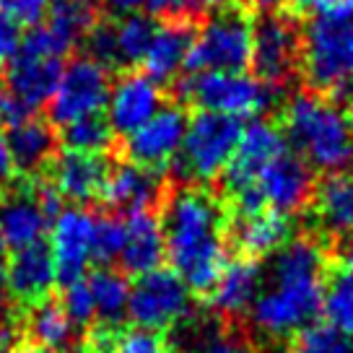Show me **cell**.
<instances>
[{
	"instance_id": "1",
	"label": "cell",
	"mask_w": 353,
	"mask_h": 353,
	"mask_svg": "<svg viewBox=\"0 0 353 353\" xmlns=\"http://www.w3.org/2000/svg\"><path fill=\"white\" fill-rule=\"evenodd\" d=\"M325 252L312 239H291L270 263L268 283L250 309V322L270 341L294 338L322 312Z\"/></svg>"
},
{
	"instance_id": "2",
	"label": "cell",
	"mask_w": 353,
	"mask_h": 353,
	"mask_svg": "<svg viewBox=\"0 0 353 353\" xmlns=\"http://www.w3.org/2000/svg\"><path fill=\"white\" fill-rule=\"evenodd\" d=\"M223 205L198 185H185L166 198L164 242L172 270L195 294H210L226 260Z\"/></svg>"
},
{
	"instance_id": "3",
	"label": "cell",
	"mask_w": 353,
	"mask_h": 353,
	"mask_svg": "<svg viewBox=\"0 0 353 353\" xmlns=\"http://www.w3.org/2000/svg\"><path fill=\"white\" fill-rule=\"evenodd\" d=\"M283 128L296 154L314 169L345 172L353 166V138L348 117L330 99L317 94H296L283 110Z\"/></svg>"
},
{
	"instance_id": "4",
	"label": "cell",
	"mask_w": 353,
	"mask_h": 353,
	"mask_svg": "<svg viewBox=\"0 0 353 353\" xmlns=\"http://www.w3.org/2000/svg\"><path fill=\"white\" fill-rule=\"evenodd\" d=\"M242 125L219 112H200L188 122L182 148L174 159V169L185 185H208L232 164Z\"/></svg>"
},
{
	"instance_id": "5",
	"label": "cell",
	"mask_w": 353,
	"mask_h": 353,
	"mask_svg": "<svg viewBox=\"0 0 353 353\" xmlns=\"http://www.w3.org/2000/svg\"><path fill=\"white\" fill-rule=\"evenodd\" d=\"M70 44L50 26H37L19 44V52L8 60L6 86L29 107L37 110L52 99L57 81L63 76V57Z\"/></svg>"
},
{
	"instance_id": "6",
	"label": "cell",
	"mask_w": 353,
	"mask_h": 353,
	"mask_svg": "<svg viewBox=\"0 0 353 353\" xmlns=\"http://www.w3.org/2000/svg\"><path fill=\"white\" fill-rule=\"evenodd\" d=\"M301 70L312 88L348 97L353 76V19H314L304 32Z\"/></svg>"
},
{
	"instance_id": "7",
	"label": "cell",
	"mask_w": 353,
	"mask_h": 353,
	"mask_svg": "<svg viewBox=\"0 0 353 353\" xmlns=\"http://www.w3.org/2000/svg\"><path fill=\"white\" fill-rule=\"evenodd\" d=\"M179 94L203 107V112H219L234 120L254 117L276 99V88L263 83L257 76L221 70H200L179 83Z\"/></svg>"
},
{
	"instance_id": "8",
	"label": "cell",
	"mask_w": 353,
	"mask_h": 353,
	"mask_svg": "<svg viewBox=\"0 0 353 353\" xmlns=\"http://www.w3.org/2000/svg\"><path fill=\"white\" fill-rule=\"evenodd\" d=\"M254 26L242 11H219L203 23L192 39L185 68L188 70H221L242 73L252 63Z\"/></svg>"
},
{
	"instance_id": "9",
	"label": "cell",
	"mask_w": 353,
	"mask_h": 353,
	"mask_svg": "<svg viewBox=\"0 0 353 353\" xmlns=\"http://www.w3.org/2000/svg\"><path fill=\"white\" fill-rule=\"evenodd\" d=\"M130 320L143 330H169L190 314V288L169 268H156L130 286Z\"/></svg>"
},
{
	"instance_id": "10",
	"label": "cell",
	"mask_w": 353,
	"mask_h": 353,
	"mask_svg": "<svg viewBox=\"0 0 353 353\" xmlns=\"http://www.w3.org/2000/svg\"><path fill=\"white\" fill-rule=\"evenodd\" d=\"M110 88L107 68L91 57H78L63 68L50 99V117L63 128L83 117H97L101 110H107Z\"/></svg>"
},
{
	"instance_id": "11",
	"label": "cell",
	"mask_w": 353,
	"mask_h": 353,
	"mask_svg": "<svg viewBox=\"0 0 353 353\" xmlns=\"http://www.w3.org/2000/svg\"><path fill=\"white\" fill-rule=\"evenodd\" d=\"M94 216L81 205L63 208L52 219L50 252L55 263L57 283H73L83 278L86 265L94 260Z\"/></svg>"
},
{
	"instance_id": "12",
	"label": "cell",
	"mask_w": 353,
	"mask_h": 353,
	"mask_svg": "<svg viewBox=\"0 0 353 353\" xmlns=\"http://www.w3.org/2000/svg\"><path fill=\"white\" fill-rule=\"evenodd\" d=\"M188 122L190 120L182 107H176V104L161 107L143 128L128 135V141H125L128 161L141 164L145 169H156V172L172 164L182 148Z\"/></svg>"
},
{
	"instance_id": "13",
	"label": "cell",
	"mask_w": 353,
	"mask_h": 353,
	"mask_svg": "<svg viewBox=\"0 0 353 353\" xmlns=\"http://www.w3.org/2000/svg\"><path fill=\"white\" fill-rule=\"evenodd\" d=\"M301 57V44L294 23L281 16H265L254 26L252 39V65L257 78L268 86L278 88L286 83L296 70Z\"/></svg>"
},
{
	"instance_id": "14",
	"label": "cell",
	"mask_w": 353,
	"mask_h": 353,
	"mask_svg": "<svg viewBox=\"0 0 353 353\" xmlns=\"http://www.w3.org/2000/svg\"><path fill=\"white\" fill-rule=\"evenodd\" d=\"M286 135L278 130V125L265 120H254L242 128L239 143L234 151L232 164L223 172V182L229 192H239L244 188H252L254 179L260 176L265 166L276 161L281 154H286Z\"/></svg>"
},
{
	"instance_id": "15",
	"label": "cell",
	"mask_w": 353,
	"mask_h": 353,
	"mask_svg": "<svg viewBox=\"0 0 353 353\" xmlns=\"http://www.w3.org/2000/svg\"><path fill=\"white\" fill-rule=\"evenodd\" d=\"M164 107L159 81L148 73H125L114 81L107 99V122L112 132L130 135Z\"/></svg>"
},
{
	"instance_id": "16",
	"label": "cell",
	"mask_w": 353,
	"mask_h": 353,
	"mask_svg": "<svg viewBox=\"0 0 353 353\" xmlns=\"http://www.w3.org/2000/svg\"><path fill=\"white\" fill-rule=\"evenodd\" d=\"M252 188L260 192L265 208L288 216L307 205V200L314 192V182L307 161L294 151H286L265 166Z\"/></svg>"
},
{
	"instance_id": "17",
	"label": "cell",
	"mask_w": 353,
	"mask_h": 353,
	"mask_svg": "<svg viewBox=\"0 0 353 353\" xmlns=\"http://www.w3.org/2000/svg\"><path fill=\"white\" fill-rule=\"evenodd\" d=\"M55 283V263H52L50 244L44 242L16 250V254H13L8 268H6L8 296L16 299L19 304H26V307L42 304L44 299L50 296V291H52Z\"/></svg>"
},
{
	"instance_id": "18",
	"label": "cell",
	"mask_w": 353,
	"mask_h": 353,
	"mask_svg": "<svg viewBox=\"0 0 353 353\" xmlns=\"http://www.w3.org/2000/svg\"><path fill=\"white\" fill-rule=\"evenodd\" d=\"M47 221L50 216L44 213L42 203L34 192V185L0 192V236L6 247L21 250V247L42 242Z\"/></svg>"
},
{
	"instance_id": "19",
	"label": "cell",
	"mask_w": 353,
	"mask_h": 353,
	"mask_svg": "<svg viewBox=\"0 0 353 353\" xmlns=\"http://www.w3.org/2000/svg\"><path fill=\"white\" fill-rule=\"evenodd\" d=\"M161 192H164V182L156 169H145L128 161V164L114 166L107 174L101 198L110 208L125 210L130 216L138 210H151V205L159 203Z\"/></svg>"
},
{
	"instance_id": "20",
	"label": "cell",
	"mask_w": 353,
	"mask_h": 353,
	"mask_svg": "<svg viewBox=\"0 0 353 353\" xmlns=\"http://www.w3.org/2000/svg\"><path fill=\"white\" fill-rule=\"evenodd\" d=\"M166 257L164 229L151 210H138L125 219V247L120 263L125 273L145 276L156 268H161Z\"/></svg>"
},
{
	"instance_id": "21",
	"label": "cell",
	"mask_w": 353,
	"mask_h": 353,
	"mask_svg": "<svg viewBox=\"0 0 353 353\" xmlns=\"http://www.w3.org/2000/svg\"><path fill=\"white\" fill-rule=\"evenodd\" d=\"M107 174H110L107 161L94 154L65 151L52 161V188L60 192V198L78 205L99 198Z\"/></svg>"
},
{
	"instance_id": "22",
	"label": "cell",
	"mask_w": 353,
	"mask_h": 353,
	"mask_svg": "<svg viewBox=\"0 0 353 353\" xmlns=\"http://www.w3.org/2000/svg\"><path fill=\"white\" fill-rule=\"evenodd\" d=\"M265 283L263 268L254 263V257H239L223 265L216 286L210 291V304L219 314L236 317L252 309L254 299L260 296Z\"/></svg>"
},
{
	"instance_id": "23",
	"label": "cell",
	"mask_w": 353,
	"mask_h": 353,
	"mask_svg": "<svg viewBox=\"0 0 353 353\" xmlns=\"http://www.w3.org/2000/svg\"><path fill=\"white\" fill-rule=\"evenodd\" d=\"M291 229L294 226L286 213L263 208L236 216L232 239L247 257H263V254H276L283 244L291 242Z\"/></svg>"
},
{
	"instance_id": "24",
	"label": "cell",
	"mask_w": 353,
	"mask_h": 353,
	"mask_svg": "<svg viewBox=\"0 0 353 353\" xmlns=\"http://www.w3.org/2000/svg\"><path fill=\"white\" fill-rule=\"evenodd\" d=\"M192 39H195V34H192L188 19H172V21L156 26L151 47H148L143 60L145 73L156 81L174 78L188 63Z\"/></svg>"
},
{
	"instance_id": "25",
	"label": "cell",
	"mask_w": 353,
	"mask_h": 353,
	"mask_svg": "<svg viewBox=\"0 0 353 353\" xmlns=\"http://www.w3.org/2000/svg\"><path fill=\"white\" fill-rule=\"evenodd\" d=\"M314 216L330 234H345L353 229V174L338 172L325 176L314 190Z\"/></svg>"
},
{
	"instance_id": "26",
	"label": "cell",
	"mask_w": 353,
	"mask_h": 353,
	"mask_svg": "<svg viewBox=\"0 0 353 353\" xmlns=\"http://www.w3.org/2000/svg\"><path fill=\"white\" fill-rule=\"evenodd\" d=\"M8 151L13 159V169L19 172H37L55 154V132L42 120L21 122L8 135Z\"/></svg>"
},
{
	"instance_id": "27",
	"label": "cell",
	"mask_w": 353,
	"mask_h": 353,
	"mask_svg": "<svg viewBox=\"0 0 353 353\" xmlns=\"http://www.w3.org/2000/svg\"><path fill=\"white\" fill-rule=\"evenodd\" d=\"M26 330L37 345L52 353L68 351L76 341V325L70 322L65 309L60 304H50V301L32 307L29 317H26Z\"/></svg>"
},
{
	"instance_id": "28",
	"label": "cell",
	"mask_w": 353,
	"mask_h": 353,
	"mask_svg": "<svg viewBox=\"0 0 353 353\" xmlns=\"http://www.w3.org/2000/svg\"><path fill=\"white\" fill-rule=\"evenodd\" d=\"M114 26V65H138L145 60V52L154 39L156 23L151 16L132 13L122 16Z\"/></svg>"
},
{
	"instance_id": "29",
	"label": "cell",
	"mask_w": 353,
	"mask_h": 353,
	"mask_svg": "<svg viewBox=\"0 0 353 353\" xmlns=\"http://www.w3.org/2000/svg\"><path fill=\"white\" fill-rule=\"evenodd\" d=\"M88 288H91V296H94L97 314L107 325H114L125 317L128 301H130V283L122 273L112 270V268H101L88 278Z\"/></svg>"
},
{
	"instance_id": "30",
	"label": "cell",
	"mask_w": 353,
	"mask_h": 353,
	"mask_svg": "<svg viewBox=\"0 0 353 353\" xmlns=\"http://www.w3.org/2000/svg\"><path fill=\"white\" fill-rule=\"evenodd\" d=\"M47 26L63 37L70 47L97 26V3L94 0H52L47 11Z\"/></svg>"
},
{
	"instance_id": "31",
	"label": "cell",
	"mask_w": 353,
	"mask_h": 353,
	"mask_svg": "<svg viewBox=\"0 0 353 353\" xmlns=\"http://www.w3.org/2000/svg\"><path fill=\"white\" fill-rule=\"evenodd\" d=\"M322 312L330 327L353 338V270L341 268L325 281Z\"/></svg>"
},
{
	"instance_id": "32",
	"label": "cell",
	"mask_w": 353,
	"mask_h": 353,
	"mask_svg": "<svg viewBox=\"0 0 353 353\" xmlns=\"http://www.w3.org/2000/svg\"><path fill=\"white\" fill-rule=\"evenodd\" d=\"M185 335V345L190 353H254L250 341L234 330H226L221 325H190Z\"/></svg>"
},
{
	"instance_id": "33",
	"label": "cell",
	"mask_w": 353,
	"mask_h": 353,
	"mask_svg": "<svg viewBox=\"0 0 353 353\" xmlns=\"http://www.w3.org/2000/svg\"><path fill=\"white\" fill-rule=\"evenodd\" d=\"M63 143L68 151H76V154H94L101 156L112 145V128L107 120L97 117H83L65 125L63 130Z\"/></svg>"
},
{
	"instance_id": "34",
	"label": "cell",
	"mask_w": 353,
	"mask_h": 353,
	"mask_svg": "<svg viewBox=\"0 0 353 353\" xmlns=\"http://www.w3.org/2000/svg\"><path fill=\"white\" fill-rule=\"evenodd\" d=\"M286 353H353V338L330 325H309L294 335Z\"/></svg>"
},
{
	"instance_id": "35",
	"label": "cell",
	"mask_w": 353,
	"mask_h": 353,
	"mask_svg": "<svg viewBox=\"0 0 353 353\" xmlns=\"http://www.w3.org/2000/svg\"><path fill=\"white\" fill-rule=\"evenodd\" d=\"M104 6L117 16H164V19H188L200 8L198 0H104Z\"/></svg>"
},
{
	"instance_id": "36",
	"label": "cell",
	"mask_w": 353,
	"mask_h": 353,
	"mask_svg": "<svg viewBox=\"0 0 353 353\" xmlns=\"http://www.w3.org/2000/svg\"><path fill=\"white\" fill-rule=\"evenodd\" d=\"M125 247V219L101 216L94 221V260L101 265L120 260Z\"/></svg>"
},
{
	"instance_id": "37",
	"label": "cell",
	"mask_w": 353,
	"mask_h": 353,
	"mask_svg": "<svg viewBox=\"0 0 353 353\" xmlns=\"http://www.w3.org/2000/svg\"><path fill=\"white\" fill-rule=\"evenodd\" d=\"M65 314L70 317L73 325H88V322L97 317V309H94V296H91V288L88 281H73L63 286V304Z\"/></svg>"
},
{
	"instance_id": "38",
	"label": "cell",
	"mask_w": 353,
	"mask_h": 353,
	"mask_svg": "<svg viewBox=\"0 0 353 353\" xmlns=\"http://www.w3.org/2000/svg\"><path fill=\"white\" fill-rule=\"evenodd\" d=\"M110 353H169L166 351L164 338L154 330H128L112 335V348Z\"/></svg>"
},
{
	"instance_id": "39",
	"label": "cell",
	"mask_w": 353,
	"mask_h": 353,
	"mask_svg": "<svg viewBox=\"0 0 353 353\" xmlns=\"http://www.w3.org/2000/svg\"><path fill=\"white\" fill-rule=\"evenodd\" d=\"M299 13H314L317 19H332V21H351L353 0H288Z\"/></svg>"
},
{
	"instance_id": "40",
	"label": "cell",
	"mask_w": 353,
	"mask_h": 353,
	"mask_svg": "<svg viewBox=\"0 0 353 353\" xmlns=\"http://www.w3.org/2000/svg\"><path fill=\"white\" fill-rule=\"evenodd\" d=\"M88 57L101 65H114V26L112 23H97L86 34Z\"/></svg>"
},
{
	"instance_id": "41",
	"label": "cell",
	"mask_w": 353,
	"mask_h": 353,
	"mask_svg": "<svg viewBox=\"0 0 353 353\" xmlns=\"http://www.w3.org/2000/svg\"><path fill=\"white\" fill-rule=\"evenodd\" d=\"M52 0H0V8L19 23H37L44 19V13L50 11Z\"/></svg>"
},
{
	"instance_id": "42",
	"label": "cell",
	"mask_w": 353,
	"mask_h": 353,
	"mask_svg": "<svg viewBox=\"0 0 353 353\" xmlns=\"http://www.w3.org/2000/svg\"><path fill=\"white\" fill-rule=\"evenodd\" d=\"M32 117V110L23 104L8 86H0V128H19Z\"/></svg>"
},
{
	"instance_id": "43",
	"label": "cell",
	"mask_w": 353,
	"mask_h": 353,
	"mask_svg": "<svg viewBox=\"0 0 353 353\" xmlns=\"http://www.w3.org/2000/svg\"><path fill=\"white\" fill-rule=\"evenodd\" d=\"M21 44V34H19V23L13 21L8 13L0 8V65L8 63Z\"/></svg>"
},
{
	"instance_id": "44",
	"label": "cell",
	"mask_w": 353,
	"mask_h": 353,
	"mask_svg": "<svg viewBox=\"0 0 353 353\" xmlns=\"http://www.w3.org/2000/svg\"><path fill=\"white\" fill-rule=\"evenodd\" d=\"M13 174V159L8 151V138L0 132V182H8Z\"/></svg>"
},
{
	"instance_id": "45",
	"label": "cell",
	"mask_w": 353,
	"mask_h": 353,
	"mask_svg": "<svg viewBox=\"0 0 353 353\" xmlns=\"http://www.w3.org/2000/svg\"><path fill=\"white\" fill-rule=\"evenodd\" d=\"M16 343V327L8 320L0 317V353H6Z\"/></svg>"
},
{
	"instance_id": "46",
	"label": "cell",
	"mask_w": 353,
	"mask_h": 353,
	"mask_svg": "<svg viewBox=\"0 0 353 353\" xmlns=\"http://www.w3.org/2000/svg\"><path fill=\"white\" fill-rule=\"evenodd\" d=\"M252 6L265 16H273L276 11H281L283 6H288V0H252Z\"/></svg>"
},
{
	"instance_id": "47",
	"label": "cell",
	"mask_w": 353,
	"mask_h": 353,
	"mask_svg": "<svg viewBox=\"0 0 353 353\" xmlns=\"http://www.w3.org/2000/svg\"><path fill=\"white\" fill-rule=\"evenodd\" d=\"M200 3V8H213V11H223L232 0H198Z\"/></svg>"
},
{
	"instance_id": "48",
	"label": "cell",
	"mask_w": 353,
	"mask_h": 353,
	"mask_svg": "<svg viewBox=\"0 0 353 353\" xmlns=\"http://www.w3.org/2000/svg\"><path fill=\"white\" fill-rule=\"evenodd\" d=\"M8 304V288H6V273H0V312Z\"/></svg>"
},
{
	"instance_id": "49",
	"label": "cell",
	"mask_w": 353,
	"mask_h": 353,
	"mask_svg": "<svg viewBox=\"0 0 353 353\" xmlns=\"http://www.w3.org/2000/svg\"><path fill=\"white\" fill-rule=\"evenodd\" d=\"M343 263H345L348 270H353V242L345 244V250H343Z\"/></svg>"
},
{
	"instance_id": "50",
	"label": "cell",
	"mask_w": 353,
	"mask_h": 353,
	"mask_svg": "<svg viewBox=\"0 0 353 353\" xmlns=\"http://www.w3.org/2000/svg\"><path fill=\"white\" fill-rule=\"evenodd\" d=\"M19 353H52V351H47V348H42V345H37V343H34V345H23Z\"/></svg>"
},
{
	"instance_id": "51",
	"label": "cell",
	"mask_w": 353,
	"mask_h": 353,
	"mask_svg": "<svg viewBox=\"0 0 353 353\" xmlns=\"http://www.w3.org/2000/svg\"><path fill=\"white\" fill-rule=\"evenodd\" d=\"M0 273H6V242L0 236Z\"/></svg>"
},
{
	"instance_id": "52",
	"label": "cell",
	"mask_w": 353,
	"mask_h": 353,
	"mask_svg": "<svg viewBox=\"0 0 353 353\" xmlns=\"http://www.w3.org/2000/svg\"><path fill=\"white\" fill-rule=\"evenodd\" d=\"M348 128H351V138H353V107H351V114H348Z\"/></svg>"
},
{
	"instance_id": "53",
	"label": "cell",
	"mask_w": 353,
	"mask_h": 353,
	"mask_svg": "<svg viewBox=\"0 0 353 353\" xmlns=\"http://www.w3.org/2000/svg\"><path fill=\"white\" fill-rule=\"evenodd\" d=\"M348 97H353V76H351V83H348Z\"/></svg>"
}]
</instances>
